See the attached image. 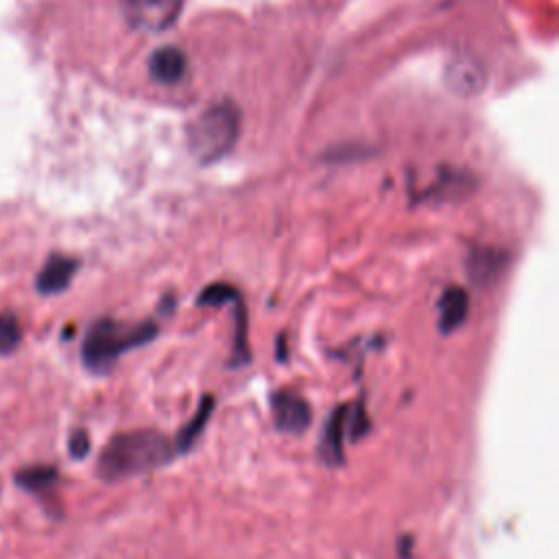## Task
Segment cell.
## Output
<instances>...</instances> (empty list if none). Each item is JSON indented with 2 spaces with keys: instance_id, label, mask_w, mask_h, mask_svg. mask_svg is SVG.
Returning <instances> with one entry per match:
<instances>
[{
  "instance_id": "cell-1",
  "label": "cell",
  "mask_w": 559,
  "mask_h": 559,
  "mask_svg": "<svg viewBox=\"0 0 559 559\" xmlns=\"http://www.w3.org/2000/svg\"><path fill=\"white\" fill-rule=\"evenodd\" d=\"M175 455L173 442L153 428H138L112 437L97 461V474L107 481H125L166 466Z\"/></svg>"
},
{
  "instance_id": "cell-16",
  "label": "cell",
  "mask_w": 559,
  "mask_h": 559,
  "mask_svg": "<svg viewBox=\"0 0 559 559\" xmlns=\"http://www.w3.org/2000/svg\"><path fill=\"white\" fill-rule=\"evenodd\" d=\"M22 341V330L16 315L0 313V354L16 352Z\"/></svg>"
},
{
  "instance_id": "cell-13",
  "label": "cell",
  "mask_w": 559,
  "mask_h": 559,
  "mask_svg": "<svg viewBox=\"0 0 559 559\" xmlns=\"http://www.w3.org/2000/svg\"><path fill=\"white\" fill-rule=\"evenodd\" d=\"M234 348H232V365H247L249 363V341H247V308L243 304V297L234 302Z\"/></svg>"
},
{
  "instance_id": "cell-5",
  "label": "cell",
  "mask_w": 559,
  "mask_h": 559,
  "mask_svg": "<svg viewBox=\"0 0 559 559\" xmlns=\"http://www.w3.org/2000/svg\"><path fill=\"white\" fill-rule=\"evenodd\" d=\"M271 418L280 433L302 435L313 422L311 404L295 391L280 389L271 396Z\"/></svg>"
},
{
  "instance_id": "cell-15",
  "label": "cell",
  "mask_w": 559,
  "mask_h": 559,
  "mask_svg": "<svg viewBox=\"0 0 559 559\" xmlns=\"http://www.w3.org/2000/svg\"><path fill=\"white\" fill-rule=\"evenodd\" d=\"M241 293L236 287H232V284H225V282H214V284H208V287L201 291L199 295V306H212V308H219V306H225V304H234L236 300H239Z\"/></svg>"
},
{
  "instance_id": "cell-2",
  "label": "cell",
  "mask_w": 559,
  "mask_h": 559,
  "mask_svg": "<svg viewBox=\"0 0 559 559\" xmlns=\"http://www.w3.org/2000/svg\"><path fill=\"white\" fill-rule=\"evenodd\" d=\"M158 332L156 321H142V324H123L116 319L94 321L83 337V365L94 374H107L123 354L147 346L158 337Z\"/></svg>"
},
{
  "instance_id": "cell-12",
  "label": "cell",
  "mask_w": 559,
  "mask_h": 559,
  "mask_svg": "<svg viewBox=\"0 0 559 559\" xmlns=\"http://www.w3.org/2000/svg\"><path fill=\"white\" fill-rule=\"evenodd\" d=\"M57 479H59V474L51 466H33V468L20 470L16 474V483L22 487V490L33 492V494L51 492L57 485Z\"/></svg>"
},
{
  "instance_id": "cell-11",
  "label": "cell",
  "mask_w": 559,
  "mask_h": 559,
  "mask_svg": "<svg viewBox=\"0 0 559 559\" xmlns=\"http://www.w3.org/2000/svg\"><path fill=\"white\" fill-rule=\"evenodd\" d=\"M212 411H214V398L208 394V396L201 398V404H199L197 413L193 415V420H190L182 428L180 435H177V439L173 442L175 455H184V453H188L190 448L195 446V442L201 437V433L206 431V424L212 418Z\"/></svg>"
},
{
  "instance_id": "cell-3",
  "label": "cell",
  "mask_w": 559,
  "mask_h": 559,
  "mask_svg": "<svg viewBox=\"0 0 559 559\" xmlns=\"http://www.w3.org/2000/svg\"><path fill=\"white\" fill-rule=\"evenodd\" d=\"M241 129V114L232 103L208 107L190 127L188 145L201 162H214L228 153Z\"/></svg>"
},
{
  "instance_id": "cell-14",
  "label": "cell",
  "mask_w": 559,
  "mask_h": 559,
  "mask_svg": "<svg viewBox=\"0 0 559 559\" xmlns=\"http://www.w3.org/2000/svg\"><path fill=\"white\" fill-rule=\"evenodd\" d=\"M367 433H370V418H367V409L363 398L354 404H348L346 411V437L350 442H359Z\"/></svg>"
},
{
  "instance_id": "cell-7",
  "label": "cell",
  "mask_w": 559,
  "mask_h": 559,
  "mask_svg": "<svg viewBox=\"0 0 559 559\" xmlns=\"http://www.w3.org/2000/svg\"><path fill=\"white\" fill-rule=\"evenodd\" d=\"M79 269V263L75 258L64 256V254H53L46 265L42 267V271L38 273V291L42 295H57L68 289V284L73 282L75 273Z\"/></svg>"
},
{
  "instance_id": "cell-17",
  "label": "cell",
  "mask_w": 559,
  "mask_h": 559,
  "mask_svg": "<svg viewBox=\"0 0 559 559\" xmlns=\"http://www.w3.org/2000/svg\"><path fill=\"white\" fill-rule=\"evenodd\" d=\"M68 450H70V455H73L75 459L86 457L88 450H90V435L83 431V428H77V431L70 435Z\"/></svg>"
},
{
  "instance_id": "cell-9",
  "label": "cell",
  "mask_w": 559,
  "mask_h": 559,
  "mask_svg": "<svg viewBox=\"0 0 559 559\" xmlns=\"http://www.w3.org/2000/svg\"><path fill=\"white\" fill-rule=\"evenodd\" d=\"M470 313V295L461 287H448L439 300V321L437 326L444 335H450L463 326Z\"/></svg>"
},
{
  "instance_id": "cell-6",
  "label": "cell",
  "mask_w": 559,
  "mask_h": 559,
  "mask_svg": "<svg viewBox=\"0 0 559 559\" xmlns=\"http://www.w3.org/2000/svg\"><path fill=\"white\" fill-rule=\"evenodd\" d=\"M509 252L498 247H472L466 256L468 280L479 291L492 289L494 284L505 276L509 267Z\"/></svg>"
},
{
  "instance_id": "cell-4",
  "label": "cell",
  "mask_w": 559,
  "mask_h": 559,
  "mask_svg": "<svg viewBox=\"0 0 559 559\" xmlns=\"http://www.w3.org/2000/svg\"><path fill=\"white\" fill-rule=\"evenodd\" d=\"M123 7L138 29L164 31L180 18L184 0H123Z\"/></svg>"
},
{
  "instance_id": "cell-10",
  "label": "cell",
  "mask_w": 559,
  "mask_h": 559,
  "mask_svg": "<svg viewBox=\"0 0 559 559\" xmlns=\"http://www.w3.org/2000/svg\"><path fill=\"white\" fill-rule=\"evenodd\" d=\"M186 68V55L180 49H175V46H162V49H158L149 59L151 77L164 83V86H173V83L182 81V77L186 75Z\"/></svg>"
},
{
  "instance_id": "cell-8",
  "label": "cell",
  "mask_w": 559,
  "mask_h": 559,
  "mask_svg": "<svg viewBox=\"0 0 559 559\" xmlns=\"http://www.w3.org/2000/svg\"><path fill=\"white\" fill-rule=\"evenodd\" d=\"M346 411L348 404L332 411L330 418L326 420L324 433H321L319 455L326 461V466H341L346 461V453H343V442H346Z\"/></svg>"
}]
</instances>
